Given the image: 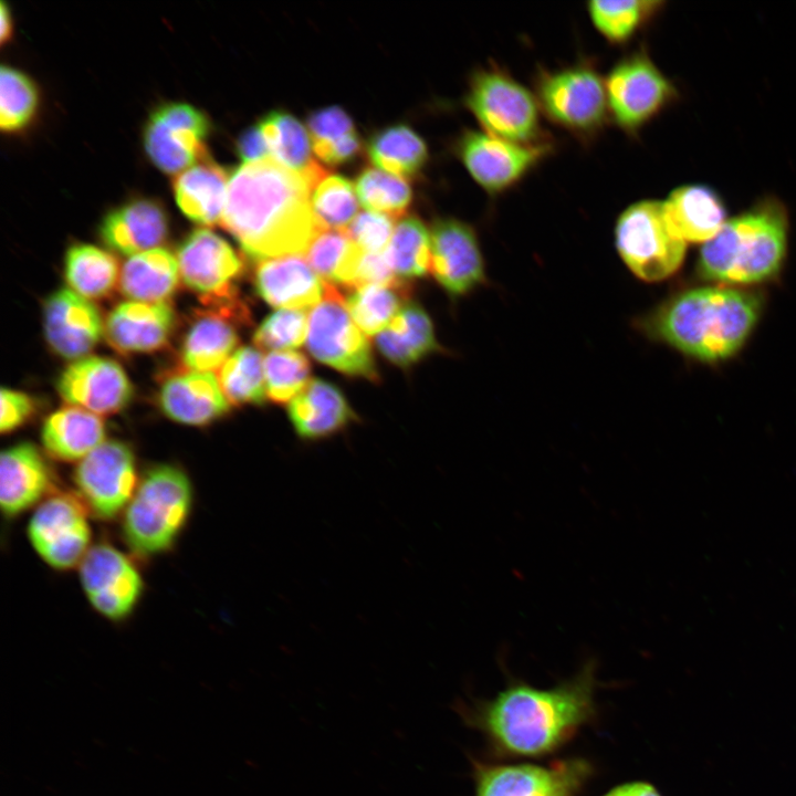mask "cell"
<instances>
[{
	"label": "cell",
	"instance_id": "6da1fadb",
	"mask_svg": "<svg viewBox=\"0 0 796 796\" xmlns=\"http://www.w3.org/2000/svg\"><path fill=\"white\" fill-rule=\"evenodd\" d=\"M313 188L273 158L244 163L229 177L221 224L255 261L305 254L321 231Z\"/></svg>",
	"mask_w": 796,
	"mask_h": 796
},
{
	"label": "cell",
	"instance_id": "7a4b0ae2",
	"mask_svg": "<svg viewBox=\"0 0 796 796\" xmlns=\"http://www.w3.org/2000/svg\"><path fill=\"white\" fill-rule=\"evenodd\" d=\"M758 293L725 285L683 291L643 317L653 339L705 363L724 360L744 345L762 311Z\"/></svg>",
	"mask_w": 796,
	"mask_h": 796
},
{
	"label": "cell",
	"instance_id": "3957f363",
	"mask_svg": "<svg viewBox=\"0 0 796 796\" xmlns=\"http://www.w3.org/2000/svg\"><path fill=\"white\" fill-rule=\"evenodd\" d=\"M594 662L570 681L540 690L517 684L503 691L484 713V724L504 748L540 755L561 744L591 713Z\"/></svg>",
	"mask_w": 796,
	"mask_h": 796
},
{
	"label": "cell",
	"instance_id": "277c9868",
	"mask_svg": "<svg viewBox=\"0 0 796 796\" xmlns=\"http://www.w3.org/2000/svg\"><path fill=\"white\" fill-rule=\"evenodd\" d=\"M788 221L782 203L765 199L727 220L702 244L699 275L723 284H754L778 274L787 249Z\"/></svg>",
	"mask_w": 796,
	"mask_h": 796
},
{
	"label": "cell",
	"instance_id": "5b68a950",
	"mask_svg": "<svg viewBox=\"0 0 796 796\" xmlns=\"http://www.w3.org/2000/svg\"><path fill=\"white\" fill-rule=\"evenodd\" d=\"M193 486L174 464L148 469L121 516V532L132 554L150 558L169 552L190 519Z\"/></svg>",
	"mask_w": 796,
	"mask_h": 796
},
{
	"label": "cell",
	"instance_id": "8992f818",
	"mask_svg": "<svg viewBox=\"0 0 796 796\" xmlns=\"http://www.w3.org/2000/svg\"><path fill=\"white\" fill-rule=\"evenodd\" d=\"M619 256L638 279L659 282L674 274L687 250L671 228L663 202L641 200L627 207L615 226Z\"/></svg>",
	"mask_w": 796,
	"mask_h": 796
},
{
	"label": "cell",
	"instance_id": "52a82bcc",
	"mask_svg": "<svg viewBox=\"0 0 796 796\" xmlns=\"http://www.w3.org/2000/svg\"><path fill=\"white\" fill-rule=\"evenodd\" d=\"M465 105L489 134L521 144L541 142V109L535 94L495 66L472 75Z\"/></svg>",
	"mask_w": 796,
	"mask_h": 796
},
{
	"label": "cell",
	"instance_id": "ba28073f",
	"mask_svg": "<svg viewBox=\"0 0 796 796\" xmlns=\"http://www.w3.org/2000/svg\"><path fill=\"white\" fill-rule=\"evenodd\" d=\"M535 97L553 123L580 137L598 133L609 115L605 80L590 63L540 72Z\"/></svg>",
	"mask_w": 796,
	"mask_h": 796
},
{
	"label": "cell",
	"instance_id": "9c48e42d",
	"mask_svg": "<svg viewBox=\"0 0 796 796\" xmlns=\"http://www.w3.org/2000/svg\"><path fill=\"white\" fill-rule=\"evenodd\" d=\"M306 344L321 363L349 376L378 380L370 345L352 320L338 287L325 284L324 297L308 318Z\"/></svg>",
	"mask_w": 796,
	"mask_h": 796
},
{
	"label": "cell",
	"instance_id": "30bf717a",
	"mask_svg": "<svg viewBox=\"0 0 796 796\" xmlns=\"http://www.w3.org/2000/svg\"><path fill=\"white\" fill-rule=\"evenodd\" d=\"M75 495L91 516L101 521L121 517L140 476L132 448L106 440L77 462L73 471Z\"/></svg>",
	"mask_w": 796,
	"mask_h": 796
},
{
	"label": "cell",
	"instance_id": "8fae6325",
	"mask_svg": "<svg viewBox=\"0 0 796 796\" xmlns=\"http://www.w3.org/2000/svg\"><path fill=\"white\" fill-rule=\"evenodd\" d=\"M180 277L206 307L228 308L244 303L235 286L243 261L234 249L208 229L191 231L177 251Z\"/></svg>",
	"mask_w": 796,
	"mask_h": 796
},
{
	"label": "cell",
	"instance_id": "7c38bea8",
	"mask_svg": "<svg viewBox=\"0 0 796 796\" xmlns=\"http://www.w3.org/2000/svg\"><path fill=\"white\" fill-rule=\"evenodd\" d=\"M88 516L75 494L56 491L34 509L28 540L49 567L61 572L78 567L93 546Z\"/></svg>",
	"mask_w": 796,
	"mask_h": 796
},
{
	"label": "cell",
	"instance_id": "4fadbf2b",
	"mask_svg": "<svg viewBox=\"0 0 796 796\" xmlns=\"http://www.w3.org/2000/svg\"><path fill=\"white\" fill-rule=\"evenodd\" d=\"M77 568L82 590L100 616L114 622L132 616L145 590L142 572L133 557L111 543L101 542L93 544Z\"/></svg>",
	"mask_w": 796,
	"mask_h": 796
},
{
	"label": "cell",
	"instance_id": "5bb4252c",
	"mask_svg": "<svg viewBox=\"0 0 796 796\" xmlns=\"http://www.w3.org/2000/svg\"><path fill=\"white\" fill-rule=\"evenodd\" d=\"M605 85L609 115L628 133L640 129L675 97L671 82L645 52L620 60Z\"/></svg>",
	"mask_w": 796,
	"mask_h": 796
},
{
	"label": "cell",
	"instance_id": "9a60e30c",
	"mask_svg": "<svg viewBox=\"0 0 796 796\" xmlns=\"http://www.w3.org/2000/svg\"><path fill=\"white\" fill-rule=\"evenodd\" d=\"M208 117L187 103L157 107L144 128L145 150L154 165L166 174H180L208 157Z\"/></svg>",
	"mask_w": 796,
	"mask_h": 796
},
{
	"label": "cell",
	"instance_id": "2e32d148",
	"mask_svg": "<svg viewBox=\"0 0 796 796\" xmlns=\"http://www.w3.org/2000/svg\"><path fill=\"white\" fill-rule=\"evenodd\" d=\"M462 164L486 192L501 193L525 177L545 156L544 143L521 144L486 132L467 130L457 142Z\"/></svg>",
	"mask_w": 796,
	"mask_h": 796
},
{
	"label": "cell",
	"instance_id": "e0dca14e",
	"mask_svg": "<svg viewBox=\"0 0 796 796\" xmlns=\"http://www.w3.org/2000/svg\"><path fill=\"white\" fill-rule=\"evenodd\" d=\"M430 269L451 296L464 295L486 282L485 264L474 229L460 220H437L430 231Z\"/></svg>",
	"mask_w": 796,
	"mask_h": 796
},
{
	"label": "cell",
	"instance_id": "ac0fdd59",
	"mask_svg": "<svg viewBox=\"0 0 796 796\" xmlns=\"http://www.w3.org/2000/svg\"><path fill=\"white\" fill-rule=\"evenodd\" d=\"M67 404L95 415H112L132 399L133 386L122 366L107 357H83L69 365L56 381Z\"/></svg>",
	"mask_w": 796,
	"mask_h": 796
},
{
	"label": "cell",
	"instance_id": "d6986e66",
	"mask_svg": "<svg viewBox=\"0 0 796 796\" xmlns=\"http://www.w3.org/2000/svg\"><path fill=\"white\" fill-rule=\"evenodd\" d=\"M98 308L72 290L61 289L44 304V333L52 350L66 359L83 358L103 335Z\"/></svg>",
	"mask_w": 796,
	"mask_h": 796
},
{
	"label": "cell",
	"instance_id": "ffe728a7",
	"mask_svg": "<svg viewBox=\"0 0 796 796\" xmlns=\"http://www.w3.org/2000/svg\"><path fill=\"white\" fill-rule=\"evenodd\" d=\"M56 478L44 455L30 442L6 449L0 459V505L17 517L55 493Z\"/></svg>",
	"mask_w": 796,
	"mask_h": 796
},
{
	"label": "cell",
	"instance_id": "44dd1931",
	"mask_svg": "<svg viewBox=\"0 0 796 796\" xmlns=\"http://www.w3.org/2000/svg\"><path fill=\"white\" fill-rule=\"evenodd\" d=\"M176 324L168 303L127 301L107 315L105 336L122 355L153 353L167 345Z\"/></svg>",
	"mask_w": 796,
	"mask_h": 796
},
{
	"label": "cell",
	"instance_id": "7402d4cb",
	"mask_svg": "<svg viewBox=\"0 0 796 796\" xmlns=\"http://www.w3.org/2000/svg\"><path fill=\"white\" fill-rule=\"evenodd\" d=\"M585 771L577 762L549 768L530 764L485 768L478 777L476 796H572Z\"/></svg>",
	"mask_w": 796,
	"mask_h": 796
},
{
	"label": "cell",
	"instance_id": "603a6c76",
	"mask_svg": "<svg viewBox=\"0 0 796 796\" xmlns=\"http://www.w3.org/2000/svg\"><path fill=\"white\" fill-rule=\"evenodd\" d=\"M158 402L168 418L189 426L209 425L230 407L212 373L189 369L169 374L161 381Z\"/></svg>",
	"mask_w": 796,
	"mask_h": 796
},
{
	"label": "cell",
	"instance_id": "cb8c5ba5",
	"mask_svg": "<svg viewBox=\"0 0 796 796\" xmlns=\"http://www.w3.org/2000/svg\"><path fill=\"white\" fill-rule=\"evenodd\" d=\"M168 230V217L159 201L135 198L105 216L100 235L109 249L132 256L159 248Z\"/></svg>",
	"mask_w": 796,
	"mask_h": 796
},
{
	"label": "cell",
	"instance_id": "d4e9b609",
	"mask_svg": "<svg viewBox=\"0 0 796 796\" xmlns=\"http://www.w3.org/2000/svg\"><path fill=\"white\" fill-rule=\"evenodd\" d=\"M254 286L268 304L284 310L315 307L325 294V283L298 255L258 261Z\"/></svg>",
	"mask_w": 796,
	"mask_h": 796
},
{
	"label": "cell",
	"instance_id": "484cf974",
	"mask_svg": "<svg viewBox=\"0 0 796 796\" xmlns=\"http://www.w3.org/2000/svg\"><path fill=\"white\" fill-rule=\"evenodd\" d=\"M237 317L207 307L198 312L187 329L180 349L185 369L211 373L220 368L238 345Z\"/></svg>",
	"mask_w": 796,
	"mask_h": 796
},
{
	"label": "cell",
	"instance_id": "4316f807",
	"mask_svg": "<svg viewBox=\"0 0 796 796\" xmlns=\"http://www.w3.org/2000/svg\"><path fill=\"white\" fill-rule=\"evenodd\" d=\"M226 170L209 157L178 174L172 190L184 214L205 226L221 224L227 192Z\"/></svg>",
	"mask_w": 796,
	"mask_h": 796
},
{
	"label": "cell",
	"instance_id": "83f0119b",
	"mask_svg": "<svg viewBox=\"0 0 796 796\" xmlns=\"http://www.w3.org/2000/svg\"><path fill=\"white\" fill-rule=\"evenodd\" d=\"M662 202L669 224L685 242L705 243L726 222L721 199L705 186L679 187Z\"/></svg>",
	"mask_w": 796,
	"mask_h": 796
},
{
	"label": "cell",
	"instance_id": "f1b7e54d",
	"mask_svg": "<svg viewBox=\"0 0 796 796\" xmlns=\"http://www.w3.org/2000/svg\"><path fill=\"white\" fill-rule=\"evenodd\" d=\"M105 425L97 415L80 407H65L43 422L41 441L45 453L63 462L81 461L104 442Z\"/></svg>",
	"mask_w": 796,
	"mask_h": 796
},
{
	"label": "cell",
	"instance_id": "f546056e",
	"mask_svg": "<svg viewBox=\"0 0 796 796\" xmlns=\"http://www.w3.org/2000/svg\"><path fill=\"white\" fill-rule=\"evenodd\" d=\"M289 416L296 433L303 439L331 436L354 419L345 397L334 385L314 379L294 397Z\"/></svg>",
	"mask_w": 796,
	"mask_h": 796
},
{
	"label": "cell",
	"instance_id": "4dcf8cb0",
	"mask_svg": "<svg viewBox=\"0 0 796 796\" xmlns=\"http://www.w3.org/2000/svg\"><path fill=\"white\" fill-rule=\"evenodd\" d=\"M177 258L164 248L129 256L119 273V291L130 301L167 303L179 284Z\"/></svg>",
	"mask_w": 796,
	"mask_h": 796
},
{
	"label": "cell",
	"instance_id": "1f68e13d",
	"mask_svg": "<svg viewBox=\"0 0 796 796\" xmlns=\"http://www.w3.org/2000/svg\"><path fill=\"white\" fill-rule=\"evenodd\" d=\"M376 344L388 360L405 368L440 349L432 322L417 303H408L377 335Z\"/></svg>",
	"mask_w": 796,
	"mask_h": 796
},
{
	"label": "cell",
	"instance_id": "d6a6232c",
	"mask_svg": "<svg viewBox=\"0 0 796 796\" xmlns=\"http://www.w3.org/2000/svg\"><path fill=\"white\" fill-rule=\"evenodd\" d=\"M258 125L275 161L302 175L313 186L327 174L312 156L311 137L293 115L273 111Z\"/></svg>",
	"mask_w": 796,
	"mask_h": 796
},
{
	"label": "cell",
	"instance_id": "836d02e7",
	"mask_svg": "<svg viewBox=\"0 0 796 796\" xmlns=\"http://www.w3.org/2000/svg\"><path fill=\"white\" fill-rule=\"evenodd\" d=\"M116 258L92 244L72 245L64 261L65 280L72 291L87 300L108 296L119 281Z\"/></svg>",
	"mask_w": 796,
	"mask_h": 796
},
{
	"label": "cell",
	"instance_id": "e575fe53",
	"mask_svg": "<svg viewBox=\"0 0 796 796\" xmlns=\"http://www.w3.org/2000/svg\"><path fill=\"white\" fill-rule=\"evenodd\" d=\"M364 252L344 231L321 230L305 259L325 284L353 290Z\"/></svg>",
	"mask_w": 796,
	"mask_h": 796
},
{
	"label": "cell",
	"instance_id": "d590c367",
	"mask_svg": "<svg viewBox=\"0 0 796 796\" xmlns=\"http://www.w3.org/2000/svg\"><path fill=\"white\" fill-rule=\"evenodd\" d=\"M409 294L407 283L398 279L388 284L355 289L346 297L345 304L358 328L371 336L389 326L408 304Z\"/></svg>",
	"mask_w": 796,
	"mask_h": 796
},
{
	"label": "cell",
	"instance_id": "8d00e7d4",
	"mask_svg": "<svg viewBox=\"0 0 796 796\" xmlns=\"http://www.w3.org/2000/svg\"><path fill=\"white\" fill-rule=\"evenodd\" d=\"M367 153L374 165L402 178L418 174L428 158L423 139L402 124L374 134L368 142Z\"/></svg>",
	"mask_w": 796,
	"mask_h": 796
},
{
	"label": "cell",
	"instance_id": "74e56055",
	"mask_svg": "<svg viewBox=\"0 0 796 796\" xmlns=\"http://www.w3.org/2000/svg\"><path fill=\"white\" fill-rule=\"evenodd\" d=\"M218 378L226 398L234 406L261 405L265 400L264 360L254 347L235 349L220 367Z\"/></svg>",
	"mask_w": 796,
	"mask_h": 796
},
{
	"label": "cell",
	"instance_id": "f35d334b",
	"mask_svg": "<svg viewBox=\"0 0 796 796\" xmlns=\"http://www.w3.org/2000/svg\"><path fill=\"white\" fill-rule=\"evenodd\" d=\"M385 255L395 274L407 279L425 275L431 264L430 232L415 216L401 219Z\"/></svg>",
	"mask_w": 796,
	"mask_h": 796
},
{
	"label": "cell",
	"instance_id": "ab89813d",
	"mask_svg": "<svg viewBox=\"0 0 796 796\" xmlns=\"http://www.w3.org/2000/svg\"><path fill=\"white\" fill-rule=\"evenodd\" d=\"M658 1L594 0L587 10L594 27L611 43L630 40L645 21L657 10Z\"/></svg>",
	"mask_w": 796,
	"mask_h": 796
},
{
	"label": "cell",
	"instance_id": "60d3db41",
	"mask_svg": "<svg viewBox=\"0 0 796 796\" xmlns=\"http://www.w3.org/2000/svg\"><path fill=\"white\" fill-rule=\"evenodd\" d=\"M311 206L321 230L345 231L358 209L352 182L328 172L314 186Z\"/></svg>",
	"mask_w": 796,
	"mask_h": 796
},
{
	"label": "cell",
	"instance_id": "b9f144b4",
	"mask_svg": "<svg viewBox=\"0 0 796 796\" xmlns=\"http://www.w3.org/2000/svg\"><path fill=\"white\" fill-rule=\"evenodd\" d=\"M355 188L365 208L392 219L405 214L412 198L411 188L402 177L373 167L357 176Z\"/></svg>",
	"mask_w": 796,
	"mask_h": 796
},
{
	"label": "cell",
	"instance_id": "7bdbcfd3",
	"mask_svg": "<svg viewBox=\"0 0 796 796\" xmlns=\"http://www.w3.org/2000/svg\"><path fill=\"white\" fill-rule=\"evenodd\" d=\"M39 107L35 83L23 72L2 65L0 76V126L6 133L25 128Z\"/></svg>",
	"mask_w": 796,
	"mask_h": 796
},
{
	"label": "cell",
	"instance_id": "ee69618b",
	"mask_svg": "<svg viewBox=\"0 0 796 796\" xmlns=\"http://www.w3.org/2000/svg\"><path fill=\"white\" fill-rule=\"evenodd\" d=\"M310 363L297 352H273L264 358L266 395L277 404L296 397L307 385Z\"/></svg>",
	"mask_w": 796,
	"mask_h": 796
},
{
	"label": "cell",
	"instance_id": "f6af8a7d",
	"mask_svg": "<svg viewBox=\"0 0 796 796\" xmlns=\"http://www.w3.org/2000/svg\"><path fill=\"white\" fill-rule=\"evenodd\" d=\"M307 317L303 310H283L270 314L256 328L254 344L262 349L290 350L307 337Z\"/></svg>",
	"mask_w": 796,
	"mask_h": 796
},
{
	"label": "cell",
	"instance_id": "bcb514c9",
	"mask_svg": "<svg viewBox=\"0 0 796 796\" xmlns=\"http://www.w3.org/2000/svg\"><path fill=\"white\" fill-rule=\"evenodd\" d=\"M392 218L376 211L357 214L344 231L363 251L383 253L394 233Z\"/></svg>",
	"mask_w": 796,
	"mask_h": 796
},
{
	"label": "cell",
	"instance_id": "7dc6e473",
	"mask_svg": "<svg viewBox=\"0 0 796 796\" xmlns=\"http://www.w3.org/2000/svg\"><path fill=\"white\" fill-rule=\"evenodd\" d=\"M307 126L315 155L356 132L350 116L341 107L332 106L312 113Z\"/></svg>",
	"mask_w": 796,
	"mask_h": 796
},
{
	"label": "cell",
	"instance_id": "c3c4849f",
	"mask_svg": "<svg viewBox=\"0 0 796 796\" xmlns=\"http://www.w3.org/2000/svg\"><path fill=\"white\" fill-rule=\"evenodd\" d=\"M35 402L27 394L8 388L1 389V418L2 433L11 432L23 425L34 412Z\"/></svg>",
	"mask_w": 796,
	"mask_h": 796
},
{
	"label": "cell",
	"instance_id": "681fc988",
	"mask_svg": "<svg viewBox=\"0 0 796 796\" xmlns=\"http://www.w3.org/2000/svg\"><path fill=\"white\" fill-rule=\"evenodd\" d=\"M397 280L385 252H364L353 290L367 285L388 284Z\"/></svg>",
	"mask_w": 796,
	"mask_h": 796
},
{
	"label": "cell",
	"instance_id": "f907efd6",
	"mask_svg": "<svg viewBox=\"0 0 796 796\" xmlns=\"http://www.w3.org/2000/svg\"><path fill=\"white\" fill-rule=\"evenodd\" d=\"M237 149L244 163H254L272 158L268 143L259 125L248 128L240 135Z\"/></svg>",
	"mask_w": 796,
	"mask_h": 796
},
{
	"label": "cell",
	"instance_id": "816d5d0a",
	"mask_svg": "<svg viewBox=\"0 0 796 796\" xmlns=\"http://www.w3.org/2000/svg\"><path fill=\"white\" fill-rule=\"evenodd\" d=\"M362 150V140L354 132L323 150L317 157L328 165H339L354 159Z\"/></svg>",
	"mask_w": 796,
	"mask_h": 796
},
{
	"label": "cell",
	"instance_id": "f5cc1de1",
	"mask_svg": "<svg viewBox=\"0 0 796 796\" xmlns=\"http://www.w3.org/2000/svg\"><path fill=\"white\" fill-rule=\"evenodd\" d=\"M606 796H661L658 790L650 784L643 782H633L620 785L608 793Z\"/></svg>",
	"mask_w": 796,
	"mask_h": 796
},
{
	"label": "cell",
	"instance_id": "db71d44e",
	"mask_svg": "<svg viewBox=\"0 0 796 796\" xmlns=\"http://www.w3.org/2000/svg\"><path fill=\"white\" fill-rule=\"evenodd\" d=\"M0 39L1 43L4 44L8 42L13 33V23L12 18L9 8L6 6L4 2L1 3L0 7Z\"/></svg>",
	"mask_w": 796,
	"mask_h": 796
}]
</instances>
